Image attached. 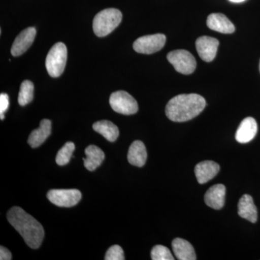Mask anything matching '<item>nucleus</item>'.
<instances>
[{
  "label": "nucleus",
  "mask_w": 260,
  "mask_h": 260,
  "mask_svg": "<svg viewBox=\"0 0 260 260\" xmlns=\"http://www.w3.org/2000/svg\"><path fill=\"white\" fill-rule=\"evenodd\" d=\"M238 209L239 216L249 220L251 223H256L257 220V210L250 195H243L239 200Z\"/></svg>",
  "instance_id": "2eb2a0df"
},
{
  "label": "nucleus",
  "mask_w": 260,
  "mask_h": 260,
  "mask_svg": "<svg viewBox=\"0 0 260 260\" xmlns=\"http://www.w3.org/2000/svg\"><path fill=\"white\" fill-rule=\"evenodd\" d=\"M225 186L223 184H215L208 189L205 194V203L210 208L220 210L225 203Z\"/></svg>",
  "instance_id": "ddd939ff"
},
{
  "label": "nucleus",
  "mask_w": 260,
  "mask_h": 260,
  "mask_svg": "<svg viewBox=\"0 0 260 260\" xmlns=\"http://www.w3.org/2000/svg\"><path fill=\"white\" fill-rule=\"evenodd\" d=\"M257 133V124L254 118L246 117L241 122L236 133V140L239 143H247L254 139Z\"/></svg>",
  "instance_id": "f8f14e48"
},
{
  "label": "nucleus",
  "mask_w": 260,
  "mask_h": 260,
  "mask_svg": "<svg viewBox=\"0 0 260 260\" xmlns=\"http://www.w3.org/2000/svg\"><path fill=\"white\" fill-rule=\"evenodd\" d=\"M205 106V99L198 94H180L168 103L166 114L170 120L184 122L199 115L204 110Z\"/></svg>",
  "instance_id": "f03ea898"
},
{
  "label": "nucleus",
  "mask_w": 260,
  "mask_h": 260,
  "mask_svg": "<svg viewBox=\"0 0 260 260\" xmlns=\"http://www.w3.org/2000/svg\"><path fill=\"white\" fill-rule=\"evenodd\" d=\"M75 148V144L72 142L65 143L64 146L59 150L57 155H56V164L59 166L67 165L70 162L72 156H73Z\"/></svg>",
  "instance_id": "4be33fe9"
},
{
  "label": "nucleus",
  "mask_w": 260,
  "mask_h": 260,
  "mask_svg": "<svg viewBox=\"0 0 260 260\" xmlns=\"http://www.w3.org/2000/svg\"><path fill=\"white\" fill-rule=\"evenodd\" d=\"M122 14L119 10L108 8L102 10L93 19V31L97 37H107L120 24Z\"/></svg>",
  "instance_id": "7ed1b4c3"
},
{
  "label": "nucleus",
  "mask_w": 260,
  "mask_h": 260,
  "mask_svg": "<svg viewBox=\"0 0 260 260\" xmlns=\"http://www.w3.org/2000/svg\"><path fill=\"white\" fill-rule=\"evenodd\" d=\"M0 259L10 260L12 259V254L10 251L7 248L1 246L0 247Z\"/></svg>",
  "instance_id": "a878e982"
},
{
  "label": "nucleus",
  "mask_w": 260,
  "mask_h": 260,
  "mask_svg": "<svg viewBox=\"0 0 260 260\" xmlns=\"http://www.w3.org/2000/svg\"><path fill=\"white\" fill-rule=\"evenodd\" d=\"M151 259L153 260H174V257L171 251L166 246L156 245L151 251Z\"/></svg>",
  "instance_id": "5701e85b"
},
{
  "label": "nucleus",
  "mask_w": 260,
  "mask_h": 260,
  "mask_svg": "<svg viewBox=\"0 0 260 260\" xmlns=\"http://www.w3.org/2000/svg\"><path fill=\"white\" fill-rule=\"evenodd\" d=\"M167 59L176 71L181 74L190 75L196 69V60L194 56L188 51L179 49L171 51L168 54Z\"/></svg>",
  "instance_id": "39448f33"
},
{
  "label": "nucleus",
  "mask_w": 260,
  "mask_h": 260,
  "mask_svg": "<svg viewBox=\"0 0 260 260\" xmlns=\"http://www.w3.org/2000/svg\"><path fill=\"white\" fill-rule=\"evenodd\" d=\"M259 70H260V63H259Z\"/></svg>",
  "instance_id": "cd10ccee"
},
{
  "label": "nucleus",
  "mask_w": 260,
  "mask_h": 260,
  "mask_svg": "<svg viewBox=\"0 0 260 260\" xmlns=\"http://www.w3.org/2000/svg\"><path fill=\"white\" fill-rule=\"evenodd\" d=\"M220 171V166L212 160L200 162L195 167L194 173L198 183L203 184L213 179Z\"/></svg>",
  "instance_id": "9b49d317"
},
{
  "label": "nucleus",
  "mask_w": 260,
  "mask_h": 260,
  "mask_svg": "<svg viewBox=\"0 0 260 260\" xmlns=\"http://www.w3.org/2000/svg\"><path fill=\"white\" fill-rule=\"evenodd\" d=\"M93 129L104 136L109 142H114L119 135V129L117 126L107 120H102L94 123Z\"/></svg>",
  "instance_id": "aec40b11"
},
{
  "label": "nucleus",
  "mask_w": 260,
  "mask_h": 260,
  "mask_svg": "<svg viewBox=\"0 0 260 260\" xmlns=\"http://www.w3.org/2000/svg\"><path fill=\"white\" fill-rule=\"evenodd\" d=\"M9 96L8 94L1 93L0 95V118L2 120L5 119L4 114L9 108Z\"/></svg>",
  "instance_id": "393cba45"
},
{
  "label": "nucleus",
  "mask_w": 260,
  "mask_h": 260,
  "mask_svg": "<svg viewBox=\"0 0 260 260\" xmlns=\"http://www.w3.org/2000/svg\"><path fill=\"white\" fill-rule=\"evenodd\" d=\"M109 104L114 112L124 115H132L136 114L138 111L137 101L124 90L113 93L109 99Z\"/></svg>",
  "instance_id": "423d86ee"
},
{
  "label": "nucleus",
  "mask_w": 260,
  "mask_h": 260,
  "mask_svg": "<svg viewBox=\"0 0 260 260\" xmlns=\"http://www.w3.org/2000/svg\"><path fill=\"white\" fill-rule=\"evenodd\" d=\"M10 225L20 234L32 249L40 247L44 237L42 224L20 207H13L7 215Z\"/></svg>",
  "instance_id": "f257e3e1"
},
{
  "label": "nucleus",
  "mask_w": 260,
  "mask_h": 260,
  "mask_svg": "<svg viewBox=\"0 0 260 260\" xmlns=\"http://www.w3.org/2000/svg\"><path fill=\"white\" fill-rule=\"evenodd\" d=\"M167 41L164 34L144 36L137 39L133 44L135 51L140 54H151L162 49Z\"/></svg>",
  "instance_id": "0eeeda50"
},
{
  "label": "nucleus",
  "mask_w": 260,
  "mask_h": 260,
  "mask_svg": "<svg viewBox=\"0 0 260 260\" xmlns=\"http://www.w3.org/2000/svg\"><path fill=\"white\" fill-rule=\"evenodd\" d=\"M68 59V49L64 44L56 43L48 53L46 58V68L52 78H58L64 72Z\"/></svg>",
  "instance_id": "20e7f679"
},
{
  "label": "nucleus",
  "mask_w": 260,
  "mask_h": 260,
  "mask_svg": "<svg viewBox=\"0 0 260 260\" xmlns=\"http://www.w3.org/2000/svg\"><path fill=\"white\" fill-rule=\"evenodd\" d=\"M34 85L30 80H25L20 85L18 95V103L24 107L30 104L34 99Z\"/></svg>",
  "instance_id": "412c9836"
},
{
  "label": "nucleus",
  "mask_w": 260,
  "mask_h": 260,
  "mask_svg": "<svg viewBox=\"0 0 260 260\" xmlns=\"http://www.w3.org/2000/svg\"><path fill=\"white\" fill-rule=\"evenodd\" d=\"M81 198V192L75 189H51L47 194V198L51 203L64 208L75 206L79 203Z\"/></svg>",
  "instance_id": "6e6552de"
},
{
  "label": "nucleus",
  "mask_w": 260,
  "mask_h": 260,
  "mask_svg": "<svg viewBox=\"0 0 260 260\" xmlns=\"http://www.w3.org/2000/svg\"><path fill=\"white\" fill-rule=\"evenodd\" d=\"M106 260H124L125 259L124 257V251L122 248L119 245H114L111 246L108 249L107 253H106L105 258Z\"/></svg>",
  "instance_id": "b1692460"
},
{
  "label": "nucleus",
  "mask_w": 260,
  "mask_h": 260,
  "mask_svg": "<svg viewBox=\"0 0 260 260\" xmlns=\"http://www.w3.org/2000/svg\"><path fill=\"white\" fill-rule=\"evenodd\" d=\"M85 153L86 158H83L84 166L90 172H93L100 167L105 158L104 151L95 145L87 147Z\"/></svg>",
  "instance_id": "6ab92c4d"
},
{
  "label": "nucleus",
  "mask_w": 260,
  "mask_h": 260,
  "mask_svg": "<svg viewBox=\"0 0 260 260\" xmlns=\"http://www.w3.org/2000/svg\"><path fill=\"white\" fill-rule=\"evenodd\" d=\"M147 157L148 154L144 143L140 140L133 142V144L130 145L127 154L129 164L135 167H143L146 162Z\"/></svg>",
  "instance_id": "f3484780"
},
{
  "label": "nucleus",
  "mask_w": 260,
  "mask_h": 260,
  "mask_svg": "<svg viewBox=\"0 0 260 260\" xmlns=\"http://www.w3.org/2000/svg\"><path fill=\"white\" fill-rule=\"evenodd\" d=\"M219 46L218 39L206 37H200L196 41V49L198 54L203 61L210 62L216 56Z\"/></svg>",
  "instance_id": "1a4fd4ad"
},
{
  "label": "nucleus",
  "mask_w": 260,
  "mask_h": 260,
  "mask_svg": "<svg viewBox=\"0 0 260 260\" xmlns=\"http://www.w3.org/2000/svg\"><path fill=\"white\" fill-rule=\"evenodd\" d=\"M229 1L232 2V3H243V2L246 1V0H229Z\"/></svg>",
  "instance_id": "bb28decb"
},
{
  "label": "nucleus",
  "mask_w": 260,
  "mask_h": 260,
  "mask_svg": "<svg viewBox=\"0 0 260 260\" xmlns=\"http://www.w3.org/2000/svg\"><path fill=\"white\" fill-rule=\"evenodd\" d=\"M207 25L211 30L221 34H232L235 31V26L231 20L221 13H212L208 16Z\"/></svg>",
  "instance_id": "4468645a"
},
{
  "label": "nucleus",
  "mask_w": 260,
  "mask_h": 260,
  "mask_svg": "<svg viewBox=\"0 0 260 260\" xmlns=\"http://www.w3.org/2000/svg\"><path fill=\"white\" fill-rule=\"evenodd\" d=\"M37 35V30L30 27L23 30L15 39L11 48L12 55L18 56L24 54L32 45Z\"/></svg>",
  "instance_id": "9d476101"
},
{
  "label": "nucleus",
  "mask_w": 260,
  "mask_h": 260,
  "mask_svg": "<svg viewBox=\"0 0 260 260\" xmlns=\"http://www.w3.org/2000/svg\"><path fill=\"white\" fill-rule=\"evenodd\" d=\"M51 122L49 119H43L40 126L34 129L29 136L28 143L31 148H36L42 145L51 135Z\"/></svg>",
  "instance_id": "dca6fc26"
},
{
  "label": "nucleus",
  "mask_w": 260,
  "mask_h": 260,
  "mask_svg": "<svg viewBox=\"0 0 260 260\" xmlns=\"http://www.w3.org/2000/svg\"><path fill=\"white\" fill-rule=\"evenodd\" d=\"M172 249L176 257L179 260L197 259L194 247L185 239L177 238L172 242Z\"/></svg>",
  "instance_id": "a211bd4d"
}]
</instances>
